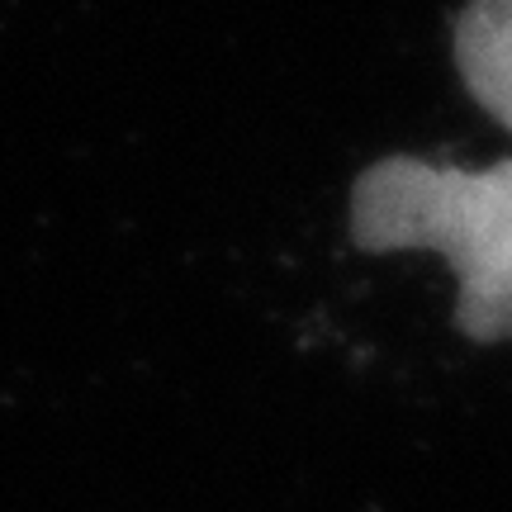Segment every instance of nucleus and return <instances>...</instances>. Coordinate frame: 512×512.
<instances>
[{
  "label": "nucleus",
  "mask_w": 512,
  "mask_h": 512,
  "mask_svg": "<svg viewBox=\"0 0 512 512\" xmlns=\"http://www.w3.org/2000/svg\"><path fill=\"white\" fill-rule=\"evenodd\" d=\"M456 67L498 124L512 128V0H470L456 19Z\"/></svg>",
  "instance_id": "obj_2"
},
{
  "label": "nucleus",
  "mask_w": 512,
  "mask_h": 512,
  "mask_svg": "<svg viewBox=\"0 0 512 512\" xmlns=\"http://www.w3.org/2000/svg\"><path fill=\"white\" fill-rule=\"evenodd\" d=\"M361 247H432L460 280L456 323L475 342L512 337V162L446 171L413 157L370 166L351 195Z\"/></svg>",
  "instance_id": "obj_1"
}]
</instances>
